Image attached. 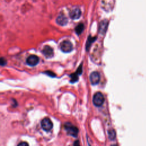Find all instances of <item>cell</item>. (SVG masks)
I'll use <instances>...</instances> for the list:
<instances>
[{
    "label": "cell",
    "instance_id": "cell-1",
    "mask_svg": "<svg viewBox=\"0 0 146 146\" xmlns=\"http://www.w3.org/2000/svg\"><path fill=\"white\" fill-rule=\"evenodd\" d=\"M64 127L69 135L75 137H77L78 133V129L76 127L72 125L71 123H66Z\"/></svg>",
    "mask_w": 146,
    "mask_h": 146
},
{
    "label": "cell",
    "instance_id": "cell-2",
    "mask_svg": "<svg viewBox=\"0 0 146 146\" xmlns=\"http://www.w3.org/2000/svg\"><path fill=\"white\" fill-rule=\"evenodd\" d=\"M92 101H93V103L95 106H96L97 107L101 106L104 101V98L103 95L100 92H96L94 95Z\"/></svg>",
    "mask_w": 146,
    "mask_h": 146
},
{
    "label": "cell",
    "instance_id": "cell-3",
    "mask_svg": "<svg viewBox=\"0 0 146 146\" xmlns=\"http://www.w3.org/2000/svg\"><path fill=\"white\" fill-rule=\"evenodd\" d=\"M60 49L64 52H69L72 51L73 48V45L72 43L69 40H63L59 45Z\"/></svg>",
    "mask_w": 146,
    "mask_h": 146
},
{
    "label": "cell",
    "instance_id": "cell-4",
    "mask_svg": "<svg viewBox=\"0 0 146 146\" xmlns=\"http://www.w3.org/2000/svg\"><path fill=\"white\" fill-rule=\"evenodd\" d=\"M40 124L42 129L46 131H50L53 127V124L48 117L43 118L40 122Z\"/></svg>",
    "mask_w": 146,
    "mask_h": 146
},
{
    "label": "cell",
    "instance_id": "cell-5",
    "mask_svg": "<svg viewBox=\"0 0 146 146\" xmlns=\"http://www.w3.org/2000/svg\"><path fill=\"white\" fill-rule=\"evenodd\" d=\"M39 61V58L35 55H31L26 59V63L30 66H34L36 65Z\"/></svg>",
    "mask_w": 146,
    "mask_h": 146
},
{
    "label": "cell",
    "instance_id": "cell-6",
    "mask_svg": "<svg viewBox=\"0 0 146 146\" xmlns=\"http://www.w3.org/2000/svg\"><path fill=\"white\" fill-rule=\"evenodd\" d=\"M43 54L47 58H52L54 55V51L52 47L49 46H45L42 51Z\"/></svg>",
    "mask_w": 146,
    "mask_h": 146
},
{
    "label": "cell",
    "instance_id": "cell-7",
    "mask_svg": "<svg viewBox=\"0 0 146 146\" xmlns=\"http://www.w3.org/2000/svg\"><path fill=\"white\" fill-rule=\"evenodd\" d=\"M100 75L96 71L92 72L90 76V82L92 85H96L97 84L100 80Z\"/></svg>",
    "mask_w": 146,
    "mask_h": 146
},
{
    "label": "cell",
    "instance_id": "cell-8",
    "mask_svg": "<svg viewBox=\"0 0 146 146\" xmlns=\"http://www.w3.org/2000/svg\"><path fill=\"white\" fill-rule=\"evenodd\" d=\"M69 15L71 18L73 19H76L81 16V11L78 7L74 8L70 11Z\"/></svg>",
    "mask_w": 146,
    "mask_h": 146
},
{
    "label": "cell",
    "instance_id": "cell-9",
    "mask_svg": "<svg viewBox=\"0 0 146 146\" xmlns=\"http://www.w3.org/2000/svg\"><path fill=\"white\" fill-rule=\"evenodd\" d=\"M56 23L60 25V26H64L67 24L68 22V19L67 17L64 15V14H60L58 16V17L56 19Z\"/></svg>",
    "mask_w": 146,
    "mask_h": 146
},
{
    "label": "cell",
    "instance_id": "cell-10",
    "mask_svg": "<svg viewBox=\"0 0 146 146\" xmlns=\"http://www.w3.org/2000/svg\"><path fill=\"white\" fill-rule=\"evenodd\" d=\"M107 26H108V21L107 19H104L100 23L99 28V33L102 34H104L107 29Z\"/></svg>",
    "mask_w": 146,
    "mask_h": 146
},
{
    "label": "cell",
    "instance_id": "cell-11",
    "mask_svg": "<svg viewBox=\"0 0 146 146\" xmlns=\"http://www.w3.org/2000/svg\"><path fill=\"white\" fill-rule=\"evenodd\" d=\"M83 29H84V25H83V23H80L78 26H76L75 31L77 34L79 35L82 33V31H83Z\"/></svg>",
    "mask_w": 146,
    "mask_h": 146
},
{
    "label": "cell",
    "instance_id": "cell-12",
    "mask_svg": "<svg viewBox=\"0 0 146 146\" xmlns=\"http://www.w3.org/2000/svg\"><path fill=\"white\" fill-rule=\"evenodd\" d=\"M95 39H96L95 37H92L91 36H89V37L88 38L87 43H86V50H87V51L88 50L91 43L95 40Z\"/></svg>",
    "mask_w": 146,
    "mask_h": 146
},
{
    "label": "cell",
    "instance_id": "cell-13",
    "mask_svg": "<svg viewBox=\"0 0 146 146\" xmlns=\"http://www.w3.org/2000/svg\"><path fill=\"white\" fill-rule=\"evenodd\" d=\"M108 137L110 140H113L115 139L116 137V132L115 131V130L113 129H110L108 132Z\"/></svg>",
    "mask_w": 146,
    "mask_h": 146
},
{
    "label": "cell",
    "instance_id": "cell-14",
    "mask_svg": "<svg viewBox=\"0 0 146 146\" xmlns=\"http://www.w3.org/2000/svg\"><path fill=\"white\" fill-rule=\"evenodd\" d=\"M70 77H71L70 82L71 83H74L78 80V75L76 72H75V74H72L70 75Z\"/></svg>",
    "mask_w": 146,
    "mask_h": 146
},
{
    "label": "cell",
    "instance_id": "cell-15",
    "mask_svg": "<svg viewBox=\"0 0 146 146\" xmlns=\"http://www.w3.org/2000/svg\"><path fill=\"white\" fill-rule=\"evenodd\" d=\"M75 72H76L78 75L81 74V73L82 72V64H80V65L79 66V67L78 68V69H77V70H76V71Z\"/></svg>",
    "mask_w": 146,
    "mask_h": 146
},
{
    "label": "cell",
    "instance_id": "cell-16",
    "mask_svg": "<svg viewBox=\"0 0 146 146\" xmlns=\"http://www.w3.org/2000/svg\"><path fill=\"white\" fill-rule=\"evenodd\" d=\"M45 74L48 75L49 76H51V77H54V76H55V74L54 72H51V71H46V72H45Z\"/></svg>",
    "mask_w": 146,
    "mask_h": 146
},
{
    "label": "cell",
    "instance_id": "cell-17",
    "mask_svg": "<svg viewBox=\"0 0 146 146\" xmlns=\"http://www.w3.org/2000/svg\"><path fill=\"white\" fill-rule=\"evenodd\" d=\"M17 146H29V145L27 143L23 141V142H21L19 144H18V145Z\"/></svg>",
    "mask_w": 146,
    "mask_h": 146
},
{
    "label": "cell",
    "instance_id": "cell-18",
    "mask_svg": "<svg viewBox=\"0 0 146 146\" xmlns=\"http://www.w3.org/2000/svg\"><path fill=\"white\" fill-rule=\"evenodd\" d=\"M6 61L5 59H4L3 58H1V64L2 66H3V65L6 64Z\"/></svg>",
    "mask_w": 146,
    "mask_h": 146
},
{
    "label": "cell",
    "instance_id": "cell-19",
    "mask_svg": "<svg viewBox=\"0 0 146 146\" xmlns=\"http://www.w3.org/2000/svg\"><path fill=\"white\" fill-rule=\"evenodd\" d=\"M73 146H80L79 140H76V141H75L74 143V144H73Z\"/></svg>",
    "mask_w": 146,
    "mask_h": 146
},
{
    "label": "cell",
    "instance_id": "cell-20",
    "mask_svg": "<svg viewBox=\"0 0 146 146\" xmlns=\"http://www.w3.org/2000/svg\"><path fill=\"white\" fill-rule=\"evenodd\" d=\"M111 146H117V145H115V144H113V145H111Z\"/></svg>",
    "mask_w": 146,
    "mask_h": 146
}]
</instances>
